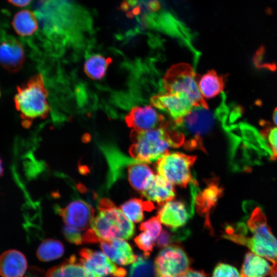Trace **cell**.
I'll return each instance as SVG.
<instances>
[{"label":"cell","mask_w":277,"mask_h":277,"mask_svg":"<svg viewBox=\"0 0 277 277\" xmlns=\"http://www.w3.org/2000/svg\"><path fill=\"white\" fill-rule=\"evenodd\" d=\"M246 213L247 229L251 236L234 228L231 225L225 227L223 237L234 243L247 247L251 251L277 264V240L267 224L265 215L259 205L251 201L243 205Z\"/></svg>","instance_id":"6da1fadb"},{"label":"cell","mask_w":277,"mask_h":277,"mask_svg":"<svg viewBox=\"0 0 277 277\" xmlns=\"http://www.w3.org/2000/svg\"><path fill=\"white\" fill-rule=\"evenodd\" d=\"M130 138L132 144L130 155L133 159L145 163L157 161L169 148L183 145L185 139L182 132L171 128L166 122L147 131L132 130Z\"/></svg>","instance_id":"7a4b0ae2"},{"label":"cell","mask_w":277,"mask_h":277,"mask_svg":"<svg viewBox=\"0 0 277 277\" xmlns=\"http://www.w3.org/2000/svg\"><path fill=\"white\" fill-rule=\"evenodd\" d=\"M99 213L91 227L83 235V242L95 243L115 239L128 240L134 233V226L109 199H102L98 205Z\"/></svg>","instance_id":"3957f363"},{"label":"cell","mask_w":277,"mask_h":277,"mask_svg":"<svg viewBox=\"0 0 277 277\" xmlns=\"http://www.w3.org/2000/svg\"><path fill=\"white\" fill-rule=\"evenodd\" d=\"M48 95L44 77L40 73L17 87L14 104L24 127H30L34 120L47 117L50 110Z\"/></svg>","instance_id":"277c9868"},{"label":"cell","mask_w":277,"mask_h":277,"mask_svg":"<svg viewBox=\"0 0 277 277\" xmlns=\"http://www.w3.org/2000/svg\"><path fill=\"white\" fill-rule=\"evenodd\" d=\"M200 77L192 67L186 63L171 66L163 79L165 92L181 93L187 95L194 107L208 109V106L199 88Z\"/></svg>","instance_id":"5b68a950"},{"label":"cell","mask_w":277,"mask_h":277,"mask_svg":"<svg viewBox=\"0 0 277 277\" xmlns=\"http://www.w3.org/2000/svg\"><path fill=\"white\" fill-rule=\"evenodd\" d=\"M195 160V156L168 151L157 160L156 168L159 175L173 185L185 188L193 179L191 168Z\"/></svg>","instance_id":"8992f818"},{"label":"cell","mask_w":277,"mask_h":277,"mask_svg":"<svg viewBox=\"0 0 277 277\" xmlns=\"http://www.w3.org/2000/svg\"><path fill=\"white\" fill-rule=\"evenodd\" d=\"M203 107H194L190 112L179 122L175 123L183 127L191 137L184 143L187 149L204 150L202 136L210 131L213 124L212 113Z\"/></svg>","instance_id":"52a82bcc"},{"label":"cell","mask_w":277,"mask_h":277,"mask_svg":"<svg viewBox=\"0 0 277 277\" xmlns=\"http://www.w3.org/2000/svg\"><path fill=\"white\" fill-rule=\"evenodd\" d=\"M189 264L187 255L181 247L168 245L155 258V277H181L189 269Z\"/></svg>","instance_id":"ba28073f"},{"label":"cell","mask_w":277,"mask_h":277,"mask_svg":"<svg viewBox=\"0 0 277 277\" xmlns=\"http://www.w3.org/2000/svg\"><path fill=\"white\" fill-rule=\"evenodd\" d=\"M79 262L89 277H125V268L117 267L104 253L89 248L79 252Z\"/></svg>","instance_id":"9c48e42d"},{"label":"cell","mask_w":277,"mask_h":277,"mask_svg":"<svg viewBox=\"0 0 277 277\" xmlns=\"http://www.w3.org/2000/svg\"><path fill=\"white\" fill-rule=\"evenodd\" d=\"M191 194V210L193 213L194 207L197 212L205 217V225L210 229L211 226L209 219L211 210L215 206L223 192V188L215 178L209 181L206 187L200 191L195 178L190 183Z\"/></svg>","instance_id":"30bf717a"},{"label":"cell","mask_w":277,"mask_h":277,"mask_svg":"<svg viewBox=\"0 0 277 277\" xmlns=\"http://www.w3.org/2000/svg\"><path fill=\"white\" fill-rule=\"evenodd\" d=\"M150 103L165 111L174 120V124L186 116L194 107L188 97L181 93L165 92L153 96Z\"/></svg>","instance_id":"8fae6325"},{"label":"cell","mask_w":277,"mask_h":277,"mask_svg":"<svg viewBox=\"0 0 277 277\" xmlns=\"http://www.w3.org/2000/svg\"><path fill=\"white\" fill-rule=\"evenodd\" d=\"M57 211L66 225L78 231L86 229L94 215L92 206L81 200L73 201L64 208H58Z\"/></svg>","instance_id":"7c38bea8"},{"label":"cell","mask_w":277,"mask_h":277,"mask_svg":"<svg viewBox=\"0 0 277 277\" xmlns=\"http://www.w3.org/2000/svg\"><path fill=\"white\" fill-rule=\"evenodd\" d=\"M25 59L21 43L5 31H0V65L9 71L16 72L22 68Z\"/></svg>","instance_id":"4fadbf2b"},{"label":"cell","mask_w":277,"mask_h":277,"mask_svg":"<svg viewBox=\"0 0 277 277\" xmlns=\"http://www.w3.org/2000/svg\"><path fill=\"white\" fill-rule=\"evenodd\" d=\"M125 119L129 127L137 131L154 129L165 122L164 117L150 106L132 108Z\"/></svg>","instance_id":"5bb4252c"},{"label":"cell","mask_w":277,"mask_h":277,"mask_svg":"<svg viewBox=\"0 0 277 277\" xmlns=\"http://www.w3.org/2000/svg\"><path fill=\"white\" fill-rule=\"evenodd\" d=\"M191 214L182 202L170 201L164 204L158 211L157 217L164 225L177 229L186 224Z\"/></svg>","instance_id":"9a60e30c"},{"label":"cell","mask_w":277,"mask_h":277,"mask_svg":"<svg viewBox=\"0 0 277 277\" xmlns=\"http://www.w3.org/2000/svg\"><path fill=\"white\" fill-rule=\"evenodd\" d=\"M100 248L113 262L120 265L133 263L137 257L133 253L130 244L123 239L102 241Z\"/></svg>","instance_id":"2e32d148"},{"label":"cell","mask_w":277,"mask_h":277,"mask_svg":"<svg viewBox=\"0 0 277 277\" xmlns=\"http://www.w3.org/2000/svg\"><path fill=\"white\" fill-rule=\"evenodd\" d=\"M27 268L24 254L17 250H9L0 255V275L2 277H22Z\"/></svg>","instance_id":"e0dca14e"},{"label":"cell","mask_w":277,"mask_h":277,"mask_svg":"<svg viewBox=\"0 0 277 277\" xmlns=\"http://www.w3.org/2000/svg\"><path fill=\"white\" fill-rule=\"evenodd\" d=\"M141 194L149 201L163 205L174 198L175 192L173 184L158 174L155 175L148 188Z\"/></svg>","instance_id":"ac0fdd59"},{"label":"cell","mask_w":277,"mask_h":277,"mask_svg":"<svg viewBox=\"0 0 277 277\" xmlns=\"http://www.w3.org/2000/svg\"><path fill=\"white\" fill-rule=\"evenodd\" d=\"M153 171L145 163L135 161L129 165L128 179L131 186L142 193L154 180Z\"/></svg>","instance_id":"d6986e66"},{"label":"cell","mask_w":277,"mask_h":277,"mask_svg":"<svg viewBox=\"0 0 277 277\" xmlns=\"http://www.w3.org/2000/svg\"><path fill=\"white\" fill-rule=\"evenodd\" d=\"M271 269V266L265 258L249 252L245 256L240 277H266Z\"/></svg>","instance_id":"ffe728a7"},{"label":"cell","mask_w":277,"mask_h":277,"mask_svg":"<svg viewBox=\"0 0 277 277\" xmlns=\"http://www.w3.org/2000/svg\"><path fill=\"white\" fill-rule=\"evenodd\" d=\"M45 277H89L86 270L72 255L62 264L50 268Z\"/></svg>","instance_id":"44dd1931"},{"label":"cell","mask_w":277,"mask_h":277,"mask_svg":"<svg viewBox=\"0 0 277 277\" xmlns=\"http://www.w3.org/2000/svg\"><path fill=\"white\" fill-rule=\"evenodd\" d=\"M12 26L15 32L23 37L32 35L38 28L35 14L27 9L19 11L14 15L12 21Z\"/></svg>","instance_id":"7402d4cb"},{"label":"cell","mask_w":277,"mask_h":277,"mask_svg":"<svg viewBox=\"0 0 277 277\" xmlns=\"http://www.w3.org/2000/svg\"><path fill=\"white\" fill-rule=\"evenodd\" d=\"M198 85L203 97L204 98H211L223 91L224 87V78L214 70H211L200 78Z\"/></svg>","instance_id":"603a6c76"},{"label":"cell","mask_w":277,"mask_h":277,"mask_svg":"<svg viewBox=\"0 0 277 277\" xmlns=\"http://www.w3.org/2000/svg\"><path fill=\"white\" fill-rule=\"evenodd\" d=\"M112 62L110 57L101 54H93L85 62L84 70L86 75L91 79L100 80L103 78Z\"/></svg>","instance_id":"cb8c5ba5"},{"label":"cell","mask_w":277,"mask_h":277,"mask_svg":"<svg viewBox=\"0 0 277 277\" xmlns=\"http://www.w3.org/2000/svg\"><path fill=\"white\" fill-rule=\"evenodd\" d=\"M154 208L153 204L149 201L132 198L124 202L121 206V209L126 217L132 222L138 223L144 219V211H151Z\"/></svg>","instance_id":"d4e9b609"},{"label":"cell","mask_w":277,"mask_h":277,"mask_svg":"<svg viewBox=\"0 0 277 277\" xmlns=\"http://www.w3.org/2000/svg\"><path fill=\"white\" fill-rule=\"evenodd\" d=\"M64 253L62 243L57 240L47 239L39 246L36 251V256L42 262H49L61 258Z\"/></svg>","instance_id":"484cf974"},{"label":"cell","mask_w":277,"mask_h":277,"mask_svg":"<svg viewBox=\"0 0 277 277\" xmlns=\"http://www.w3.org/2000/svg\"><path fill=\"white\" fill-rule=\"evenodd\" d=\"M129 277H155L154 264L144 254L137 256L131 265Z\"/></svg>","instance_id":"4316f807"},{"label":"cell","mask_w":277,"mask_h":277,"mask_svg":"<svg viewBox=\"0 0 277 277\" xmlns=\"http://www.w3.org/2000/svg\"><path fill=\"white\" fill-rule=\"evenodd\" d=\"M156 239L149 233L143 231L134 239L136 245L144 252V255L148 256L152 251Z\"/></svg>","instance_id":"83f0119b"},{"label":"cell","mask_w":277,"mask_h":277,"mask_svg":"<svg viewBox=\"0 0 277 277\" xmlns=\"http://www.w3.org/2000/svg\"><path fill=\"white\" fill-rule=\"evenodd\" d=\"M161 223L157 216L152 217L143 222L140 226V229L150 233L156 240L162 230Z\"/></svg>","instance_id":"f1b7e54d"},{"label":"cell","mask_w":277,"mask_h":277,"mask_svg":"<svg viewBox=\"0 0 277 277\" xmlns=\"http://www.w3.org/2000/svg\"><path fill=\"white\" fill-rule=\"evenodd\" d=\"M212 277H240V273L234 266L220 263L215 266Z\"/></svg>","instance_id":"f546056e"},{"label":"cell","mask_w":277,"mask_h":277,"mask_svg":"<svg viewBox=\"0 0 277 277\" xmlns=\"http://www.w3.org/2000/svg\"><path fill=\"white\" fill-rule=\"evenodd\" d=\"M184 239L182 232L170 233L167 230L161 231L156 240L157 245L160 248H164L169 245L171 242L178 241Z\"/></svg>","instance_id":"4dcf8cb0"},{"label":"cell","mask_w":277,"mask_h":277,"mask_svg":"<svg viewBox=\"0 0 277 277\" xmlns=\"http://www.w3.org/2000/svg\"><path fill=\"white\" fill-rule=\"evenodd\" d=\"M63 234L70 243L75 245H81L83 243V235L80 231L72 228L67 225L64 226Z\"/></svg>","instance_id":"1f68e13d"},{"label":"cell","mask_w":277,"mask_h":277,"mask_svg":"<svg viewBox=\"0 0 277 277\" xmlns=\"http://www.w3.org/2000/svg\"><path fill=\"white\" fill-rule=\"evenodd\" d=\"M269 147L272 152L271 160H277V127L270 129L267 134Z\"/></svg>","instance_id":"d6a6232c"},{"label":"cell","mask_w":277,"mask_h":277,"mask_svg":"<svg viewBox=\"0 0 277 277\" xmlns=\"http://www.w3.org/2000/svg\"><path fill=\"white\" fill-rule=\"evenodd\" d=\"M181 277H207L203 271L188 269Z\"/></svg>","instance_id":"836d02e7"},{"label":"cell","mask_w":277,"mask_h":277,"mask_svg":"<svg viewBox=\"0 0 277 277\" xmlns=\"http://www.w3.org/2000/svg\"><path fill=\"white\" fill-rule=\"evenodd\" d=\"M32 0H8V1L14 6L23 7L28 5Z\"/></svg>","instance_id":"e575fe53"},{"label":"cell","mask_w":277,"mask_h":277,"mask_svg":"<svg viewBox=\"0 0 277 277\" xmlns=\"http://www.w3.org/2000/svg\"><path fill=\"white\" fill-rule=\"evenodd\" d=\"M271 277H277V264H272L270 273Z\"/></svg>","instance_id":"d590c367"},{"label":"cell","mask_w":277,"mask_h":277,"mask_svg":"<svg viewBox=\"0 0 277 277\" xmlns=\"http://www.w3.org/2000/svg\"><path fill=\"white\" fill-rule=\"evenodd\" d=\"M273 121L277 127V107L274 109L273 113Z\"/></svg>","instance_id":"8d00e7d4"},{"label":"cell","mask_w":277,"mask_h":277,"mask_svg":"<svg viewBox=\"0 0 277 277\" xmlns=\"http://www.w3.org/2000/svg\"><path fill=\"white\" fill-rule=\"evenodd\" d=\"M3 168L2 166V160L0 158V177L3 175Z\"/></svg>","instance_id":"74e56055"},{"label":"cell","mask_w":277,"mask_h":277,"mask_svg":"<svg viewBox=\"0 0 277 277\" xmlns=\"http://www.w3.org/2000/svg\"><path fill=\"white\" fill-rule=\"evenodd\" d=\"M0 96H1V91H0Z\"/></svg>","instance_id":"f35d334b"}]
</instances>
